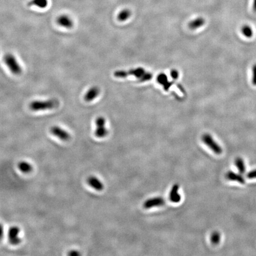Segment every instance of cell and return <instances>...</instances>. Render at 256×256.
<instances>
[{"instance_id": "cell-1", "label": "cell", "mask_w": 256, "mask_h": 256, "mask_svg": "<svg viewBox=\"0 0 256 256\" xmlns=\"http://www.w3.org/2000/svg\"><path fill=\"white\" fill-rule=\"evenodd\" d=\"M59 101L57 99H50L46 101H34L30 103V108L33 111H41L52 109L58 107Z\"/></svg>"}, {"instance_id": "cell-2", "label": "cell", "mask_w": 256, "mask_h": 256, "mask_svg": "<svg viewBox=\"0 0 256 256\" xmlns=\"http://www.w3.org/2000/svg\"><path fill=\"white\" fill-rule=\"evenodd\" d=\"M145 71L143 68L139 67L135 69H131L129 71L118 70L114 72V76L116 78H126L129 76H134L137 78L139 79L145 73Z\"/></svg>"}, {"instance_id": "cell-3", "label": "cell", "mask_w": 256, "mask_h": 256, "mask_svg": "<svg viewBox=\"0 0 256 256\" xmlns=\"http://www.w3.org/2000/svg\"><path fill=\"white\" fill-rule=\"evenodd\" d=\"M4 60L5 64L7 65L13 74L15 75H19L21 74L22 72V68L20 65L18 64L15 57L13 56L12 54H6L4 56Z\"/></svg>"}, {"instance_id": "cell-4", "label": "cell", "mask_w": 256, "mask_h": 256, "mask_svg": "<svg viewBox=\"0 0 256 256\" xmlns=\"http://www.w3.org/2000/svg\"><path fill=\"white\" fill-rule=\"evenodd\" d=\"M202 141L216 154L219 155L222 154V149L221 146L216 142L211 135L208 134H204L202 137Z\"/></svg>"}, {"instance_id": "cell-5", "label": "cell", "mask_w": 256, "mask_h": 256, "mask_svg": "<svg viewBox=\"0 0 256 256\" xmlns=\"http://www.w3.org/2000/svg\"><path fill=\"white\" fill-rule=\"evenodd\" d=\"M96 129L94 132V135L97 138H103L105 137L108 131L106 127V119L103 116H99L96 119Z\"/></svg>"}, {"instance_id": "cell-6", "label": "cell", "mask_w": 256, "mask_h": 256, "mask_svg": "<svg viewBox=\"0 0 256 256\" xmlns=\"http://www.w3.org/2000/svg\"><path fill=\"white\" fill-rule=\"evenodd\" d=\"M20 228L17 226L11 227L8 231V240L10 244L16 246L21 243V239L19 236Z\"/></svg>"}, {"instance_id": "cell-7", "label": "cell", "mask_w": 256, "mask_h": 256, "mask_svg": "<svg viewBox=\"0 0 256 256\" xmlns=\"http://www.w3.org/2000/svg\"><path fill=\"white\" fill-rule=\"evenodd\" d=\"M50 133L62 141H66L70 139V135L65 130L58 126H53L50 129Z\"/></svg>"}, {"instance_id": "cell-8", "label": "cell", "mask_w": 256, "mask_h": 256, "mask_svg": "<svg viewBox=\"0 0 256 256\" xmlns=\"http://www.w3.org/2000/svg\"><path fill=\"white\" fill-rule=\"evenodd\" d=\"M165 204V200L161 197H154L146 200L143 204V207L145 209H150L155 206H160Z\"/></svg>"}, {"instance_id": "cell-9", "label": "cell", "mask_w": 256, "mask_h": 256, "mask_svg": "<svg viewBox=\"0 0 256 256\" xmlns=\"http://www.w3.org/2000/svg\"><path fill=\"white\" fill-rule=\"evenodd\" d=\"M87 181L88 185L90 187H91L97 191H101L104 189V185L103 184V183L97 177L95 176L89 177L87 178Z\"/></svg>"}, {"instance_id": "cell-10", "label": "cell", "mask_w": 256, "mask_h": 256, "mask_svg": "<svg viewBox=\"0 0 256 256\" xmlns=\"http://www.w3.org/2000/svg\"><path fill=\"white\" fill-rule=\"evenodd\" d=\"M100 93V89L98 87L94 86L91 87L87 92L85 93L84 99L87 102H90L93 101L94 99H96Z\"/></svg>"}, {"instance_id": "cell-11", "label": "cell", "mask_w": 256, "mask_h": 256, "mask_svg": "<svg viewBox=\"0 0 256 256\" xmlns=\"http://www.w3.org/2000/svg\"><path fill=\"white\" fill-rule=\"evenodd\" d=\"M178 189L179 186L177 184H176L173 186L170 190L169 198L173 203H178L181 200V196L178 193Z\"/></svg>"}, {"instance_id": "cell-12", "label": "cell", "mask_w": 256, "mask_h": 256, "mask_svg": "<svg viewBox=\"0 0 256 256\" xmlns=\"http://www.w3.org/2000/svg\"><path fill=\"white\" fill-rule=\"evenodd\" d=\"M58 24L64 27L70 29L73 26V22L67 15H61L57 19Z\"/></svg>"}, {"instance_id": "cell-13", "label": "cell", "mask_w": 256, "mask_h": 256, "mask_svg": "<svg viewBox=\"0 0 256 256\" xmlns=\"http://www.w3.org/2000/svg\"><path fill=\"white\" fill-rule=\"evenodd\" d=\"M226 178L231 181H235L240 183L241 184L245 183V179L243 176L240 174L235 173L233 171H229L226 174Z\"/></svg>"}, {"instance_id": "cell-14", "label": "cell", "mask_w": 256, "mask_h": 256, "mask_svg": "<svg viewBox=\"0 0 256 256\" xmlns=\"http://www.w3.org/2000/svg\"><path fill=\"white\" fill-rule=\"evenodd\" d=\"M205 23V20L202 17H199L194 19L189 23V27L191 30H195L202 27Z\"/></svg>"}, {"instance_id": "cell-15", "label": "cell", "mask_w": 256, "mask_h": 256, "mask_svg": "<svg viewBox=\"0 0 256 256\" xmlns=\"http://www.w3.org/2000/svg\"><path fill=\"white\" fill-rule=\"evenodd\" d=\"M18 168L20 170V171L24 174H27L30 173L32 170L33 167L31 164L26 161H22L18 164Z\"/></svg>"}, {"instance_id": "cell-16", "label": "cell", "mask_w": 256, "mask_h": 256, "mask_svg": "<svg viewBox=\"0 0 256 256\" xmlns=\"http://www.w3.org/2000/svg\"><path fill=\"white\" fill-rule=\"evenodd\" d=\"M235 163L236 168L239 170L240 174H244L246 172V166L243 159L240 157L237 158L235 159Z\"/></svg>"}, {"instance_id": "cell-17", "label": "cell", "mask_w": 256, "mask_h": 256, "mask_svg": "<svg viewBox=\"0 0 256 256\" xmlns=\"http://www.w3.org/2000/svg\"><path fill=\"white\" fill-rule=\"evenodd\" d=\"M48 5L47 0H31L27 3V6L30 7L36 6L40 8H45Z\"/></svg>"}, {"instance_id": "cell-18", "label": "cell", "mask_w": 256, "mask_h": 256, "mask_svg": "<svg viewBox=\"0 0 256 256\" xmlns=\"http://www.w3.org/2000/svg\"><path fill=\"white\" fill-rule=\"evenodd\" d=\"M131 15V12L127 9H125L120 11L118 15V19L120 22H124L127 20Z\"/></svg>"}, {"instance_id": "cell-19", "label": "cell", "mask_w": 256, "mask_h": 256, "mask_svg": "<svg viewBox=\"0 0 256 256\" xmlns=\"http://www.w3.org/2000/svg\"><path fill=\"white\" fill-rule=\"evenodd\" d=\"M242 34L247 38H251L253 36V30L249 25H244L241 29Z\"/></svg>"}, {"instance_id": "cell-20", "label": "cell", "mask_w": 256, "mask_h": 256, "mask_svg": "<svg viewBox=\"0 0 256 256\" xmlns=\"http://www.w3.org/2000/svg\"><path fill=\"white\" fill-rule=\"evenodd\" d=\"M221 240V235L218 232H214L212 233L211 236V243L214 245H217L219 243Z\"/></svg>"}, {"instance_id": "cell-21", "label": "cell", "mask_w": 256, "mask_h": 256, "mask_svg": "<svg viewBox=\"0 0 256 256\" xmlns=\"http://www.w3.org/2000/svg\"><path fill=\"white\" fill-rule=\"evenodd\" d=\"M157 81L159 84L163 86L169 82L167 76L165 74H164V73H161V74H159L157 78Z\"/></svg>"}, {"instance_id": "cell-22", "label": "cell", "mask_w": 256, "mask_h": 256, "mask_svg": "<svg viewBox=\"0 0 256 256\" xmlns=\"http://www.w3.org/2000/svg\"><path fill=\"white\" fill-rule=\"evenodd\" d=\"M152 77H153V76L151 72H145V74L139 79V80L141 82H145V81L150 80L152 78Z\"/></svg>"}, {"instance_id": "cell-23", "label": "cell", "mask_w": 256, "mask_h": 256, "mask_svg": "<svg viewBox=\"0 0 256 256\" xmlns=\"http://www.w3.org/2000/svg\"><path fill=\"white\" fill-rule=\"evenodd\" d=\"M252 83L256 86V64L253 66L252 68Z\"/></svg>"}, {"instance_id": "cell-24", "label": "cell", "mask_w": 256, "mask_h": 256, "mask_svg": "<svg viewBox=\"0 0 256 256\" xmlns=\"http://www.w3.org/2000/svg\"><path fill=\"white\" fill-rule=\"evenodd\" d=\"M170 76H171V78L173 80H176L178 78L179 73H178L177 70H176V69H172L171 71V72H170Z\"/></svg>"}, {"instance_id": "cell-25", "label": "cell", "mask_w": 256, "mask_h": 256, "mask_svg": "<svg viewBox=\"0 0 256 256\" xmlns=\"http://www.w3.org/2000/svg\"><path fill=\"white\" fill-rule=\"evenodd\" d=\"M247 177L249 179H253V178H256V169L252 170L251 171H250L247 175Z\"/></svg>"}, {"instance_id": "cell-26", "label": "cell", "mask_w": 256, "mask_h": 256, "mask_svg": "<svg viewBox=\"0 0 256 256\" xmlns=\"http://www.w3.org/2000/svg\"><path fill=\"white\" fill-rule=\"evenodd\" d=\"M173 85V83L172 82H168L166 85H164V89L165 91H168L169 90V88L171 87V85Z\"/></svg>"}, {"instance_id": "cell-27", "label": "cell", "mask_w": 256, "mask_h": 256, "mask_svg": "<svg viewBox=\"0 0 256 256\" xmlns=\"http://www.w3.org/2000/svg\"><path fill=\"white\" fill-rule=\"evenodd\" d=\"M80 253L78 251H76V250H72V251H70L68 253V255H80Z\"/></svg>"}, {"instance_id": "cell-28", "label": "cell", "mask_w": 256, "mask_h": 256, "mask_svg": "<svg viewBox=\"0 0 256 256\" xmlns=\"http://www.w3.org/2000/svg\"><path fill=\"white\" fill-rule=\"evenodd\" d=\"M253 10L256 13V0H253Z\"/></svg>"}]
</instances>
